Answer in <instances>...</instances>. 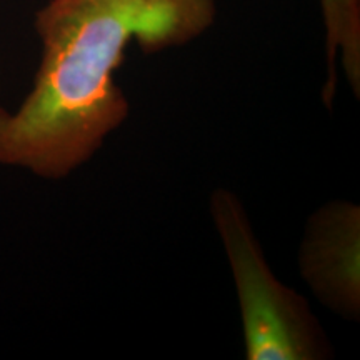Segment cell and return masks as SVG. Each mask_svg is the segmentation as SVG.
I'll return each mask as SVG.
<instances>
[{
    "instance_id": "cell-1",
    "label": "cell",
    "mask_w": 360,
    "mask_h": 360,
    "mask_svg": "<svg viewBox=\"0 0 360 360\" xmlns=\"http://www.w3.org/2000/svg\"><path fill=\"white\" fill-rule=\"evenodd\" d=\"M215 0H49L35 15L42 57L19 109H0V165L62 180L130 115L115 82L130 44L184 47L212 27Z\"/></svg>"
},
{
    "instance_id": "cell-2",
    "label": "cell",
    "mask_w": 360,
    "mask_h": 360,
    "mask_svg": "<svg viewBox=\"0 0 360 360\" xmlns=\"http://www.w3.org/2000/svg\"><path fill=\"white\" fill-rule=\"evenodd\" d=\"M209 210L222 240L240 307L247 360H326L328 337L305 297L270 269L240 199L229 188L210 193Z\"/></svg>"
},
{
    "instance_id": "cell-3",
    "label": "cell",
    "mask_w": 360,
    "mask_h": 360,
    "mask_svg": "<svg viewBox=\"0 0 360 360\" xmlns=\"http://www.w3.org/2000/svg\"><path fill=\"white\" fill-rule=\"evenodd\" d=\"M299 272L323 307L347 322L360 319V205L330 200L305 222Z\"/></svg>"
},
{
    "instance_id": "cell-4",
    "label": "cell",
    "mask_w": 360,
    "mask_h": 360,
    "mask_svg": "<svg viewBox=\"0 0 360 360\" xmlns=\"http://www.w3.org/2000/svg\"><path fill=\"white\" fill-rule=\"evenodd\" d=\"M326 25L327 80L322 101L327 109L334 102L337 87V62L355 98H360V0H321Z\"/></svg>"
}]
</instances>
